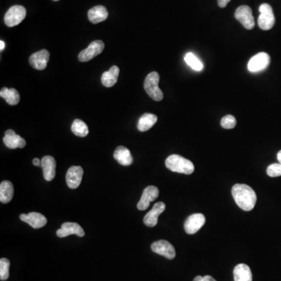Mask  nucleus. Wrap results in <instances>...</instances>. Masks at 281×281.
<instances>
[{
	"mask_svg": "<svg viewBox=\"0 0 281 281\" xmlns=\"http://www.w3.org/2000/svg\"><path fill=\"white\" fill-rule=\"evenodd\" d=\"M277 160L279 161V164L281 165V150L277 153Z\"/></svg>",
	"mask_w": 281,
	"mask_h": 281,
	"instance_id": "nucleus-35",
	"label": "nucleus"
},
{
	"mask_svg": "<svg viewBox=\"0 0 281 281\" xmlns=\"http://www.w3.org/2000/svg\"><path fill=\"white\" fill-rule=\"evenodd\" d=\"M234 281H252L251 269L246 264H241L236 265L233 269Z\"/></svg>",
	"mask_w": 281,
	"mask_h": 281,
	"instance_id": "nucleus-20",
	"label": "nucleus"
},
{
	"mask_svg": "<svg viewBox=\"0 0 281 281\" xmlns=\"http://www.w3.org/2000/svg\"><path fill=\"white\" fill-rule=\"evenodd\" d=\"M0 96L5 99L10 106H16L20 102V95L15 88H2L0 91Z\"/></svg>",
	"mask_w": 281,
	"mask_h": 281,
	"instance_id": "nucleus-25",
	"label": "nucleus"
},
{
	"mask_svg": "<svg viewBox=\"0 0 281 281\" xmlns=\"http://www.w3.org/2000/svg\"><path fill=\"white\" fill-rule=\"evenodd\" d=\"M33 164L36 166H42V160H39L38 158H34L33 160Z\"/></svg>",
	"mask_w": 281,
	"mask_h": 281,
	"instance_id": "nucleus-33",
	"label": "nucleus"
},
{
	"mask_svg": "<svg viewBox=\"0 0 281 281\" xmlns=\"http://www.w3.org/2000/svg\"><path fill=\"white\" fill-rule=\"evenodd\" d=\"M165 166L167 169L176 173L183 174H192L195 166L192 161L182 157L179 155H171L165 160Z\"/></svg>",
	"mask_w": 281,
	"mask_h": 281,
	"instance_id": "nucleus-2",
	"label": "nucleus"
},
{
	"mask_svg": "<svg viewBox=\"0 0 281 281\" xmlns=\"http://www.w3.org/2000/svg\"><path fill=\"white\" fill-rule=\"evenodd\" d=\"M108 11L103 6H94L88 13V20L92 24H99L106 20L108 17Z\"/></svg>",
	"mask_w": 281,
	"mask_h": 281,
	"instance_id": "nucleus-19",
	"label": "nucleus"
},
{
	"mask_svg": "<svg viewBox=\"0 0 281 281\" xmlns=\"http://www.w3.org/2000/svg\"><path fill=\"white\" fill-rule=\"evenodd\" d=\"M160 195V191L156 186H149L146 187L144 190L141 199L138 201L137 207L138 210H147L149 207L150 202L156 200Z\"/></svg>",
	"mask_w": 281,
	"mask_h": 281,
	"instance_id": "nucleus-10",
	"label": "nucleus"
},
{
	"mask_svg": "<svg viewBox=\"0 0 281 281\" xmlns=\"http://www.w3.org/2000/svg\"><path fill=\"white\" fill-rule=\"evenodd\" d=\"M71 234H76L78 237H84V230L78 223L66 222L63 223L62 227L56 231V235L59 237H65Z\"/></svg>",
	"mask_w": 281,
	"mask_h": 281,
	"instance_id": "nucleus-14",
	"label": "nucleus"
},
{
	"mask_svg": "<svg viewBox=\"0 0 281 281\" xmlns=\"http://www.w3.org/2000/svg\"><path fill=\"white\" fill-rule=\"evenodd\" d=\"M205 223V217L203 214H196L190 215L184 223V230L188 234L197 233Z\"/></svg>",
	"mask_w": 281,
	"mask_h": 281,
	"instance_id": "nucleus-11",
	"label": "nucleus"
},
{
	"mask_svg": "<svg viewBox=\"0 0 281 281\" xmlns=\"http://www.w3.org/2000/svg\"><path fill=\"white\" fill-rule=\"evenodd\" d=\"M14 185L9 181H4L0 184V201L2 203H8L14 197Z\"/></svg>",
	"mask_w": 281,
	"mask_h": 281,
	"instance_id": "nucleus-23",
	"label": "nucleus"
},
{
	"mask_svg": "<svg viewBox=\"0 0 281 281\" xmlns=\"http://www.w3.org/2000/svg\"><path fill=\"white\" fill-rule=\"evenodd\" d=\"M53 1H59V0H53Z\"/></svg>",
	"mask_w": 281,
	"mask_h": 281,
	"instance_id": "nucleus-36",
	"label": "nucleus"
},
{
	"mask_svg": "<svg viewBox=\"0 0 281 281\" xmlns=\"http://www.w3.org/2000/svg\"><path fill=\"white\" fill-rule=\"evenodd\" d=\"M3 142L6 147L10 149H16L17 148L22 149L26 146V141L17 134L13 130H7L5 133Z\"/></svg>",
	"mask_w": 281,
	"mask_h": 281,
	"instance_id": "nucleus-17",
	"label": "nucleus"
},
{
	"mask_svg": "<svg viewBox=\"0 0 281 281\" xmlns=\"http://www.w3.org/2000/svg\"><path fill=\"white\" fill-rule=\"evenodd\" d=\"M270 62V57L265 52H259L254 56L248 64V69L250 72H259L267 68Z\"/></svg>",
	"mask_w": 281,
	"mask_h": 281,
	"instance_id": "nucleus-8",
	"label": "nucleus"
},
{
	"mask_svg": "<svg viewBox=\"0 0 281 281\" xmlns=\"http://www.w3.org/2000/svg\"><path fill=\"white\" fill-rule=\"evenodd\" d=\"M10 262L6 258L0 259V280L6 281L10 276Z\"/></svg>",
	"mask_w": 281,
	"mask_h": 281,
	"instance_id": "nucleus-28",
	"label": "nucleus"
},
{
	"mask_svg": "<svg viewBox=\"0 0 281 281\" xmlns=\"http://www.w3.org/2000/svg\"><path fill=\"white\" fill-rule=\"evenodd\" d=\"M56 160L52 156H46L42 159L43 176L47 182H51L56 176Z\"/></svg>",
	"mask_w": 281,
	"mask_h": 281,
	"instance_id": "nucleus-18",
	"label": "nucleus"
},
{
	"mask_svg": "<svg viewBox=\"0 0 281 281\" xmlns=\"http://www.w3.org/2000/svg\"><path fill=\"white\" fill-rule=\"evenodd\" d=\"M114 156V159L123 165H130L133 163V157L130 150L124 146L116 148Z\"/></svg>",
	"mask_w": 281,
	"mask_h": 281,
	"instance_id": "nucleus-22",
	"label": "nucleus"
},
{
	"mask_svg": "<svg viewBox=\"0 0 281 281\" xmlns=\"http://www.w3.org/2000/svg\"><path fill=\"white\" fill-rule=\"evenodd\" d=\"M165 210V205L163 201H160L157 203L155 204L152 207V210L149 212L145 217H144V223L146 224L147 227L149 228H153L157 224L158 217L159 215L164 213V210Z\"/></svg>",
	"mask_w": 281,
	"mask_h": 281,
	"instance_id": "nucleus-16",
	"label": "nucleus"
},
{
	"mask_svg": "<svg viewBox=\"0 0 281 281\" xmlns=\"http://www.w3.org/2000/svg\"><path fill=\"white\" fill-rule=\"evenodd\" d=\"M84 170L82 166L73 165L68 170L66 175V183L70 189H76L82 183Z\"/></svg>",
	"mask_w": 281,
	"mask_h": 281,
	"instance_id": "nucleus-12",
	"label": "nucleus"
},
{
	"mask_svg": "<svg viewBox=\"0 0 281 281\" xmlns=\"http://www.w3.org/2000/svg\"><path fill=\"white\" fill-rule=\"evenodd\" d=\"M193 281H216L214 279V277L211 276H205V277H201V276H198L196 277Z\"/></svg>",
	"mask_w": 281,
	"mask_h": 281,
	"instance_id": "nucleus-31",
	"label": "nucleus"
},
{
	"mask_svg": "<svg viewBox=\"0 0 281 281\" xmlns=\"http://www.w3.org/2000/svg\"><path fill=\"white\" fill-rule=\"evenodd\" d=\"M268 176L271 178H277L281 176V165L280 164H273L268 166L267 170Z\"/></svg>",
	"mask_w": 281,
	"mask_h": 281,
	"instance_id": "nucleus-30",
	"label": "nucleus"
},
{
	"mask_svg": "<svg viewBox=\"0 0 281 281\" xmlns=\"http://www.w3.org/2000/svg\"><path fill=\"white\" fill-rule=\"evenodd\" d=\"M20 218L22 221L28 223L32 228L34 229L43 228L47 223V219L46 216L35 212H32L28 214H21Z\"/></svg>",
	"mask_w": 281,
	"mask_h": 281,
	"instance_id": "nucleus-15",
	"label": "nucleus"
},
{
	"mask_svg": "<svg viewBox=\"0 0 281 281\" xmlns=\"http://www.w3.org/2000/svg\"><path fill=\"white\" fill-rule=\"evenodd\" d=\"M159 82H160V74H158L157 72L154 71L148 74L144 83V88L146 92L154 101L156 102L161 101L164 99V93L159 87Z\"/></svg>",
	"mask_w": 281,
	"mask_h": 281,
	"instance_id": "nucleus-3",
	"label": "nucleus"
},
{
	"mask_svg": "<svg viewBox=\"0 0 281 281\" xmlns=\"http://www.w3.org/2000/svg\"><path fill=\"white\" fill-rule=\"evenodd\" d=\"M184 60H185L187 65L191 66L193 70L200 71L203 69V64L201 62V60L196 57L192 52H188V53L186 54Z\"/></svg>",
	"mask_w": 281,
	"mask_h": 281,
	"instance_id": "nucleus-27",
	"label": "nucleus"
},
{
	"mask_svg": "<svg viewBox=\"0 0 281 281\" xmlns=\"http://www.w3.org/2000/svg\"><path fill=\"white\" fill-rule=\"evenodd\" d=\"M220 124H221L222 128H224V129H232V128H235L237 120H236L235 117L232 115H227V116L222 118Z\"/></svg>",
	"mask_w": 281,
	"mask_h": 281,
	"instance_id": "nucleus-29",
	"label": "nucleus"
},
{
	"mask_svg": "<svg viewBox=\"0 0 281 281\" xmlns=\"http://www.w3.org/2000/svg\"><path fill=\"white\" fill-rule=\"evenodd\" d=\"M50 60V52L46 50H42L32 54L29 58L31 66L36 70H42L46 69Z\"/></svg>",
	"mask_w": 281,
	"mask_h": 281,
	"instance_id": "nucleus-13",
	"label": "nucleus"
},
{
	"mask_svg": "<svg viewBox=\"0 0 281 281\" xmlns=\"http://www.w3.org/2000/svg\"><path fill=\"white\" fill-rule=\"evenodd\" d=\"M152 251L155 253L163 255L164 257L168 259H173L175 258L176 251L174 246L169 241L165 240H160V241H155L152 244Z\"/></svg>",
	"mask_w": 281,
	"mask_h": 281,
	"instance_id": "nucleus-9",
	"label": "nucleus"
},
{
	"mask_svg": "<svg viewBox=\"0 0 281 281\" xmlns=\"http://www.w3.org/2000/svg\"><path fill=\"white\" fill-rule=\"evenodd\" d=\"M71 131L75 135L78 136V137H82V138L86 137V136L88 135V132H89L87 124L84 121L79 120V119H76L73 122L71 126Z\"/></svg>",
	"mask_w": 281,
	"mask_h": 281,
	"instance_id": "nucleus-26",
	"label": "nucleus"
},
{
	"mask_svg": "<svg viewBox=\"0 0 281 281\" xmlns=\"http://www.w3.org/2000/svg\"><path fill=\"white\" fill-rule=\"evenodd\" d=\"M232 196L237 205L244 211L253 210L256 203V194L250 186L237 183L232 187Z\"/></svg>",
	"mask_w": 281,
	"mask_h": 281,
	"instance_id": "nucleus-1",
	"label": "nucleus"
},
{
	"mask_svg": "<svg viewBox=\"0 0 281 281\" xmlns=\"http://www.w3.org/2000/svg\"><path fill=\"white\" fill-rule=\"evenodd\" d=\"M26 9L20 5L13 6L5 15L4 21L6 26L14 27L20 24L26 17Z\"/></svg>",
	"mask_w": 281,
	"mask_h": 281,
	"instance_id": "nucleus-5",
	"label": "nucleus"
},
{
	"mask_svg": "<svg viewBox=\"0 0 281 281\" xmlns=\"http://www.w3.org/2000/svg\"><path fill=\"white\" fill-rule=\"evenodd\" d=\"M234 17L248 30H251L255 27V19L249 6L246 5L239 6L236 10Z\"/></svg>",
	"mask_w": 281,
	"mask_h": 281,
	"instance_id": "nucleus-7",
	"label": "nucleus"
},
{
	"mask_svg": "<svg viewBox=\"0 0 281 281\" xmlns=\"http://www.w3.org/2000/svg\"><path fill=\"white\" fill-rule=\"evenodd\" d=\"M120 69L116 66H113L108 71L104 72L102 75V84L106 88H111L117 82Z\"/></svg>",
	"mask_w": 281,
	"mask_h": 281,
	"instance_id": "nucleus-21",
	"label": "nucleus"
},
{
	"mask_svg": "<svg viewBox=\"0 0 281 281\" xmlns=\"http://www.w3.org/2000/svg\"><path fill=\"white\" fill-rule=\"evenodd\" d=\"M0 46H1V47H0V50L2 51V50H4L5 48V43L3 41H1V42H0Z\"/></svg>",
	"mask_w": 281,
	"mask_h": 281,
	"instance_id": "nucleus-34",
	"label": "nucleus"
},
{
	"mask_svg": "<svg viewBox=\"0 0 281 281\" xmlns=\"http://www.w3.org/2000/svg\"><path fill=\"white\" fill-rule=\"evenodd\" d=\"M259 15L258 24L262 30H270L275 24V17L273 14V9L267 3H264L259 6Z\"/></svg>",
	"mask_w": 281,
	"mask_h": 281,
	"instance_id": "nucleus-4",
	"label": "nucleus"
},
{
	"mask_svg": "<svg viewBox=\"0 0 281 281\" xmlns=\"http://www.w3.org/2000/svg\"><path fill=\"white\" fill-rule=\"evenodd\" d=\"M230 2H231V0H218V5L221 8H225Z\"/></svg>",
	"mask_w": 281,
	"mask_h": 281,
	"instance_id": "nucleus-32",
	"label": "nucleus"
},
{
	"mask_svg": "<svg viewBox=\"0 0 281 281\" xmlns=\"http://www.w3.org/2000/svg\"><path fill=\"white\" fill-rule=\"evenodd\" d=\"M104 48H105V45L102 41H94L92 43H90L88 48L82 50V52L79 53L78 60H80L81 62H88L99 55L100 53H102Z\"/></svg>",
	"mask_w": 281,
	"mask_h": 281,
	"instance_id": "nucleus-6",
	"label": "nucleus"
},
{
	"mask_svg": "<svg viewBox=\"0 0 281 281\" xmlns=\"http://www.w3.org/2000/svg\"><path fill=\"white\" fill-rule=\"evenodd\" d=\"M157 120V116L155 114H144L138 120V131L142 132H147L156 124Z\"/></svg>",
	"mask_w": 281,
	"mask_h": 281,
	"instance_id": "nucleus-24",
	"label": "nucleus"
}]
</instances>
